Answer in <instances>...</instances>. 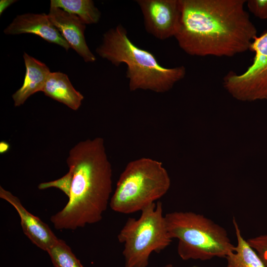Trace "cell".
Segmentation results:
<instances>
[{"mask_svg": "<svg viewBox=\"0 0 267 267\" xmlns=\"http://www.w3.org/2000/svg\"><path fill=\"white\" fill-rule=\"evenodd\" d=\"M54 267H83L71 248L60 239L47 251Z\"/></svg>", "mask_w": 267, "mask_h": 267, "instance_id": "2e32d148", "label": "cell"}, {"mask_svg": "<svg viewBox=\"0 0 267 267\" xmlns=\"http://www.w3.org/2000/svg\"><path fill=\"white\" fill-rule=\"evenodd\" d=\"M247 241L267 267V234L251 238Z\"/></svg>", "mask_w": 267, "mask_h": 267, "instance_id": "ac0fdd59", "label": "cell"}, {"mask_svg": "<svg viewBox=\"0 0 267 267\" xmlns=\"http://www.w3.org/2000/svg\"><path fill=\"white\" fill-rule=\"evenodd\" d=\"M165 217L170 236L178 240L177 251L183 260L226 258L234 251L226 230L203 215L176 211Z\"/></svg>", "mask_w": 267, "mask_h": 267, "instance_id": "277c9868", "label": "cell"}, {"mask_svg": "<svg viewBox=\"0 0 267 267\" xmlns=\"http://www.w3.org/2000/svg\"><path fill=\"white\" fill-rule=\"evenodd\" d=\"M237 244L226 257L229 267H266L257 252L242 237L235 219H233Z\"/></svg>", "mask_w": 267, "mask_h": 267, "instance_id": "5bb4252c", "label": "cell"}, {"mask_svg": "<svg viewBox=\"0 0 267 267\" xmlns=\"http://www.w3.org/2000/svg\"><path fill=\"white\" fill-rule=\"evenodd\" d=\"M49 20L61 35L86 62H93L96 57L89 48L84 36L86 24L77 15L50 6Z\"/></svg>", "mask_w": 267, "mask_h": 267, "instance_id": "9c48e42d", "label": "cell"}, {"mask_svg": "<svg viewBox=\"0 0 267 267\" xmlns=\"http://www.w3.org/2000/svg\"><path fill=\"white\" fill-rule=\"evenodd\" d=\"M175 36L192 56L231 57L250 50L257 30L244 9L245 0H179Z\"/></svg>", "mask_w": 267, "mask_h": 267, "instance_id": "6da1fadb", "label": "cell"}, {"mask_svg": "<svg viewBox=\"0 0 267 267\" xmlns=\"http://www.w3.org/2000/svg\"><path fill=\"white\" fill-rule=\"evenodd\" d=\"M43 91L73 110L79 108L84 98L73 87L67 75L60 72L49 73Z\"/></svg>", "mask_w": 267, "mask_h": 267, "instance_id": "4fadbf2b", "label": "cell"}, {"mask_svg": "<svg viewBox=\"0 0 267 267\" xmlns=\"http://www.w3.org/2000/svg\"><path fill=\"white\" fill-rule=\"evenodd\" d=\"M144 28L155 38L164 40L175 37L180 16L179 0H137Z\"/></svg>", "mask_w": 267, "mask_h": 267, "instance_id": "ba28073f", "label": "cell"}, {"mask_svg": "<svg viewBox=\"0 0 267 267\" xmlns=\"http://www.w3.org/2000/svg\"><path fill=\"white\" fill-rule=\"evenodd\" d=\"M227 267H229L227 266Z\"/></svg>", "mask_w": 267, "mask_h": 267, "instance_id": "603a6c76", "label": "cell"}, {"mask_svg": "<svg viewBox=\"0 0 267 267\" xmlns=\"http://www.w3.org/2000/svg\"><path fill=\"white\" fill-rule=\"evenodd\" d=\"M249 10L261 19H267V0H246Z\"/></svg>", "mask_w": 267, "mask_h": 267, "instance_id": "d6986e66", "label": "cell"}, {"mask_svg": "<svg viewBox=\"0 0 267 267\" xmlns=\"http://www.w3.org/2000/svg\"><path fill=\"white\" fill-rule=\"evenodd\" d=\"M23 58L26 67L23 84L12 95L16 107L23 105L32 94L43 91L50 73L49 68L44 63L27 53L24 52Z\"/></svg>", "mask_w": 267, "mask_h": 267, "instance_id": "7c38bea8", "label": "cell"}, {"mask_svg": "<svg viewBox=\"0 0 267 267\" xmlns=\"http://www.w3.org/2000/svg\"><path fill=\"white\" fill-rule=\"evenodd\" d=\"M96 52L116 66L121 63L127 65L126 76L132 91L143 89L165 92L186 74L183 66L166 68L161 65L152 53L139 48L130 40L121 24L103 34L102 43Z\"/></svg>", "mask_w": 267, "mask_h": 267, "instance_id": "3957f363", "label": "cell"}, {"mask_svg": "<svg viewBox=\"0 0 267 267\" xmlns=\"http://www.w3.org/2000/svg\"><path fill=\"white\" fill-rule=\"evenodd\" d=\"M66 162L73 173L69 200L50 220L57 230H73L102 220L112 192V170L101 137L79 142Z\"/></svg>", "mask_w": 267, "mask_h": 267, "instance_id": "7a4b0ae2", "label": "cell"}, {"mask_svg": "<svg viewBox=\"0 0 267 267\" xmlns=\"http://www.w3.org/2000/svg\"><path fill=\"white\" fill-rule=\"evenodd\" d=\"M250 50L255 52L252 64L241 74L228 73L223 86L239 100L267 99V31L254 39Z\"/></svg>", "mask_w": 267, "mask_h": 267, "instance_id": "52a82bcc", "label": "cell"}, {"mask_svg": "<svg viewBox=\"0 0 267 267\" xmlns=\"http://www.w3.org/2000/svg\"><path fill=\"white\" fill-rule=\"evenodd\" d=\"M170 185V177L161 162L146 157L136 159L121 174L109 205L121 214L141 211L165 195Z\"/></svg>", "mask_w": 267, "mask_h": 267, "instance_id": "5b68a950", "label": "cell"}, {"mask_svg": "<svg viewBox=\"0 0 267 267\" xmlns=\"http://www.w3.org/2000/svg\"><path fill=\"white\" fill-rule=\"evenodd\" d=\"M0 198L15 209L24 233L34 245L46 252L57 241L58 238L47 224L29 212L17 197L1 186Z\"/></svg>", "mask_w": 267, "mask_h": 267, "instance_id": "30bf717a", "label": "cell"}, {"mask_svg": "<svg viewBox=\"0 0 267 267\" xmlns=\"http://www.w3.org/2000/svg\"><path fill=\"white\" fill-rule=\"evenodd\" d=\"M6 35L32 34L46 41L57 44L66 50L70 45L53 25L47 14L25 13L17 15L4 30Z\"/></svg>", "mask_w": 267, "mask_h": 267, "instance_id": "8fae6325", "label": "cell"}, {"mask_svg": "<svg viewBox=\"0 0 267 267\" xmlns=\"http://www.w3.org/2000/svg\"><path fill=\"white\" fill-rule=\"evenodd\" d=\"M50 6L77 15L85 24L97 23L101 16L91 0H51Z\"/></svg>", "mask_w": 267, "mask_h": 267, "instance_id": "9a60e30c", "label": "cell"}, {"mask_svg": "<svg viewBox=\"0 0 267 267\" xmlns=\"http://www.w3.org/2000/svg\"><path fill=\"white\" fill-rule=\"evenodd\" d=\"M140 212L138 218H128L117 236L124 245V267H147L151 254L164 250L173 240L161 202L153 203Z\"/></svg>", "mask_w": 267, "mask_h": 267, "instance_id": "8992f818", "label": "cell"}, {"mask_svg": "<svg viewBox=\"0 0 267 267\" xmlns=\"http://www.w3.org/2000/svg\"><path fill=\"white\" fill-rule=\"evenodd\" d=\"M73 179L72 171L69 169L68 172L61 178L52 181L44 182L38 185L40 190L47 189L50 187L57 188L64 193L69 198Z\"/></svg>", "mask_w": 267, "mask_h": 267, "instance_id": "e0dca14e", "label": "cell"}, {"mask_svg": "<svg viewBox=\"0 0 267 267\" xmlns=\"http://www.w3.org/2000/svg\"><path fill=\"white\" fill-rule=\"evenodd\" d=\"M17 1L15 0H1L0 1V15L10 5Z\"/></svg>", "mask_w": 267, "mask_h": 267, "instance_id": "ffe728a7", "label": "cell"}, {"mask_svg": "<svg viewBox=\"0 0 267 267\" xmlns=\"http://www.w3.org/2000/svg\"><path fill=\"white\" fill-rule=\"evenodd\" d=\"M10 148V145L5 141L0 142V153L3 154L7 152Z\"/></svg>", "mask_w": 267, "mask_h": 267, "instance_id": "44dd1931", "label": "cell"}, {"mask_svg": "<svg viewBox=\"0 0 267 267\" xmlns=\"http://www.w3.org/2000/svg\"><path fill=\"white\" fill-rule=\"evenodd\" d=\"M163 267H173V265H172V264H167L166 265L164 266Z\"/></svg>", "mask_w": 267, "mask_h": 267, "instance_id": "7402d4cb", "label": "cell"}, {"mask_svg": "<svg viewBox=\"0 0 267 267\" xmlns=\"http://www.w3.org/2000/svg\"></svg>", "mask_w": 267, "mask_h": 267, "instance_id": "cb8c5ba5", "label": "cell"}]
</instances>
